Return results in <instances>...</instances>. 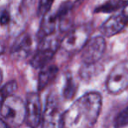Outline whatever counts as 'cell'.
<instances>
[{"label": "cell", "instance_id": "1", "mask_svg": "<svg viewBox=\"0 0 128 128\" xmlns=\"http://www.w3.org/2000/svg\"><path fill=\"white\" fill-rule=\"evenodd\" d=\"M102 109V96L89 92L75 101L63 114L64 128H92Z\"/></svg>", "mask_w": 128, "mask_h": 128}, {"label": "cell", "instance_id": "2", "mask_svg": "<svg viewBox=\"0 0 128 128\" xmlns=\"http://www.w3.org/2000/svg\"><path fill=\"white\" fill-rule=\"evenodd\" d=\"M0 112L9 126L17 127L26 120V104L20 98L11 95L4 99L0 107Z\"/></svg>", "mask_w": 128, "mask_h": 128}, {"label": "cell", "instance_id": "3", "mask_svg": "<svg viewBox=\"0 0 128 128\" xmlns=\"http://www.w3.org/2000/svg\"><path fill=\"white\" fill-rule=\"evenodd\" d=\"M128 85V63L124 60L119 62L110 71L106 81V89L112 94L117 95L126 90Z\"/></svg>", "mask_w": 128, "mask_h": 128}, {"label": "cell", "instance_id": "4", "mask_svg": "<svg viewBox=\"0 0 128 128\" xmlns=\"http://www.w3.org/2000/svg\"><path fill=\"white\" fill-rule=\"evenodd\" d=\"M53 35L54 34L42 38L40 49L36 52L31 60V64L34 68H42L51 60V59L54 55L59 44L57 40L53 37Z\"/></svg>", "mask_w": 128, "mask_h": 128}, {"label": "cell", "instance_id": "5", "mask_svg": "<svg viewBox=\"0 0 128 128\" xmlns=\"http://www.w3.org/2000/svg\"><path fill=\"white\" fill-rule=\"evenodd\" d=\"M89 35L90 30L86 26H78L67 34L60 45L68 53H76L84 48L89 40Z\"/></svg>", "mask_w": 128, "mask_h": 128}, {"label": "cell", "instance_id": "6", "mask_svg": "<svg viewBox=\"0 0 128 128\" xmlns=\"http://www.w3.org/2000/svg\"><path fill=\"white\" fill-rule=\"evenodd\" d=\"M106 48L105 40L102 36H96L89 40L82 48V60L85 65L96 64L104 55Z\"/></svg>", "mask_w": 128, "mask_h": 128}, {"label": "cell", "instance_id": "7", "mask_svg": "<svg viewBox=\"0 0 128 128\" xmlns=\"http://www.w3.org/2000/svg\"><path fill=\"white\" fill-rule=\"evenodd\" d=\"M63 114L57 102L53 98H49L41 117L42 128H64Z\"/></svg>", "mask_w": 128, "mask_h": 128}, {"label": "cell", "instance_id": "8", "mask_svg": "<svg viewBox=\"0 0 128 128\" xmlns=\"http://www.w3.org/2000/svg\"><path fill=\"white\" fill-rule=\"evenodd\" d=\"M41 102L37 93H30L26 104V122L31 128H36L41 122Z\"/></svg>", "mask_w": 128, "mask_h": 128}, {"label": "cell", "instance_id": "9", "mask_svg": "<svg viewBox=\"0 0 128 128\" xmlns=\"http://www.w3.org/2000/svg\"><path fill=\"white\" fill-rule=\"evenodd\" d=\"M127 20V7L124 6L121 12L112 16L102 25L100 31L105 37H112L117 35L126 26Z\"/></svg>", "mask_w": 128, "mask_h": 128}, {"label": "cell", "instance_id": "10", "mask_svg": "<svg viewBox=\"0 0 128 128\" xmlns=\"http://www.w3.org/2000/svg\"><path fill=\"white\" fill-rule=\"evenodd\" d=\"M32 46V38L29 34H22L14 42L12 48V54L15 58H25L29 54Z\"/></svg>", "mask_w": 128, "mask_h": 128}, {"label": "cell", "instance_id": "11", "mask_svg": "<svg viewBox=\"0 0 128 128\" xmlns=\"http://www.w3.org/2000/svg\"><path fill=\"white\" fill-rule=\"evenodd\" d=\"M58 74V68L56 66H45L42 68L39 76V82H38V87L40 90L46 87Z\"/></svg>", "mask_w": 128, "mask_h": 128}, {"label": "cell", "instance_id": "12", "mask_svg": "<svg viewBox=\"0 0 128 128\" xmlns=\"http://www.w3.org/2000/svg\"><path fill=\"white\" fill-rule=\"evenodd\" d=\"M57 21L58 20L54 13L48 12L43 16V20L40 26V34L42 38L54 34L55 28H56Z\"/></svg>", "mask_w": 128, "mask_h": 128}, {"label": "cell", "instance_id": "13", "mask_svg": "<svg viewBox=\"0 0 128 128\" xmlns=\"http://www.w3.org/2000/svg\"><path fill=\"white\" fill-rule=\"evenodd\" d=\"M126 3H124L121 0H109L108 2L104 3L101 6L98 7L96 9V12H112L116 10L119 9L123 4H126Z\"/></svg>", "mask_w": 128, "mask_h": 128}, {"label": "cell", "instance_id": "14", "mask_svg": "<svg viewBox=\"0 0 128 128\" xmlns=\"http://www.w3.org/2000/svg\"><path fill=\"white\" fill-rule=\"evenodd\" d=\"M76 90V87L73 77H67L66 82L64 84L63 89H62V95H63L64 98H66L68 100L71 99L75 95Z\"/></svg>", "mask_w": 128, "mask_h": 128}, {"label": "cell", "instance_id": "15", "mask_svg": "<svg viewBox=\"0 0 128 128\" xmlns=\"http://www.w3.org/2000/svg\"><path fill=\"white\" fill-rule=\"evenodd\" d=\"M128 123V113L127 108H124L122 112H120L116 118L114 119L113 126L115 128H123L127 126Z\"/></svg>", "mask_w": 128, "mask_h": 128}, {"label": "cell", "instance_id": "16", "mask_svg": "<svg viewBox=\"0 0 128 128\" xmlns=\"http://www.w3.org/2000/svg\"><path fill=\"white\" fill-rule=\"evenodd\" d=\"M54 0H40L39 6H38V13L40 16H44L48 12H49Z\"/></svg>", "mask_w": 128, "mask_h": 128}, {"label": "cell", "instance_id": "17", "mask_svg": "<svg viewBox=\"0 0 128 128\" xmlns=\"http://www.w3.org/2000/svg\"><path fill=\"white\" fill-rule=\"evenodd\" d=\"M3 91L4 92V94L7 96H11V95H13L14 91L17 90V82L15 81H12V82L6 84L4 87L2 88Z\"/></svg>", "mask_w": 128, "mask_h": 128}, {"label": "cell", "instance_id": "18", "mask_svg": "<svg viewBox=\"0 0 128 128\" xmlns=\"http://www.w3.org/2000/svg\"><path fill=\"white\" fill-rule=\"evenodd\" d=\"M11 16L8 10L4 9L0 12V25L1 26H7L10 23Z\"/></svg>", "mask_w": 128, "mask_h": 128}, {"label": "cell", "instance_id": "19", "mask_svg": "<svg viewBox=\"0 0 128 128\" xmlns=\"http://www.w3.org/2000/svg\"><path fill=\"white\" fill-rule=\"evenodd\" d=\"M6 98H7V96L4 94V92L3 91V90L1 89L0 90V107H1V105H2V104L4 103V99H6Z\"/></svg>", "mask_w": 128, "mask_h": 128}, {"label": "cell", "instance_id": "20", "mask_svg": "<svg viewBox=\"0 0 128 128\" xmlns=\"http://www.w3.org/2000/svg\"><path fill=\"white\" fill-rule=\"evenodd\" d=\"M0 128H10V126L6 121L0 118Z\"/></svg>", "mask_w": 128, "mask_h": 128}, {"label": "cell", "instance_id": "21", "mask_svg": "<svg viewBox=\"0 0 128 128\" xmlns=\"http://www.w3.org/2000/svg\"><path fill=\"white\" fill-rule=\"evenodd\" d=\"M4 52V46L2 41L0 40V54H2Z\"/></svg>", "mask_w": 128, "mask_h": 128}, {"label": "cell", "instance_id": "22", "mask_svg": "<svg viewBox=\"0 0 128 128\" xmlns=\"http://www.w3.org/2000/svg\"><path fill=\"white\" fill-rule=\"evenodd\" d=\"M2 80H3V74H2V71L0 70V85L2 84Z\"/></svg>", "mask_w": 128, "mask_h": 128}, {"label": "cell", "instance_id": "23", "mask_svg": "<svg viewBox=\"0 0 128 128\" xmlns=\"http://www.w3.org/2000/svg\"><path fill=\"white\" fill-rule=\"evenodd\" d=\"M121 1H123L124 3H126V2H127V0H121Z\"/></svg>", "mask_w": 128, "mask_h": 128}]
</instances>
